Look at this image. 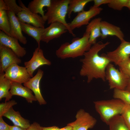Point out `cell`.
Returning a JSON list of instances; mask_svg holds the SVG:
<instances>
[{
	"label": "cell",
	"mask_w": 130,
	"mask_h": 130,
	"mask_svg": "<svg viewBox=\"0 0 130 130\" xmlns=\"http://www.w3.org/2000/svg\"><path fill=\"white\" fill-rule=\"evenodd\" d=\"M4 0L8 8V10H10L14 12L16 15L23 9V8L18 5L15 0Z\"/></svg>",
	"instance_id": "f1b7e54d"
},
{
	"label": "cell",
	"mask_w": 130,
	"mask_h": 130,
	"mask_svg": "<svg viewBox=\"0 0 130 130\" xmlns=\"http://www.w3.org/2000/svg\"><path fill=\"white\" fill-rule=\"evenodd\" d=\"M102 10V8L96 7L92 6L88 10H84L78 13L73 20L68 23L70 29L73 31L75 29L88 25L90 20L99 14Z\"/></svg>",
	"instance_id": "8992f818"
},
{
	"label": "cell",
	"mask_w": 130,
	"mask_h": 130,
	"mask_svg": "<svg viewBox=\"0 0 130 130\" xmlns=\"http://www.w3.org/2000/svg\"><path fill=\"white\" fill-rule=\"evenodd\" d=\"M101 18H95L87 25L85 31L90 32L89 42L92 45L96 43L97 39L101 36L100 24Z\"/></svg>",
	"instance_id": "d6986e66"
},
{
	"label": "cell",
	"mask_w": 130,
	"mask_h": 130,
	"mask_svg": "<svg viewBox=\"0 0 130 130\" xmlns=\"http://www.w3.org/2000/svg\"><path fill=\"white\" fill-rule=\"evenodd\" d=\"M12 82L6 78L4 73H0V100L5 98V102L9 101L12 96L9 90L11 85Z\"/></svg>",
	"instance_id": "603a6c76"
},
{
	"label": "cell",
	"mask_w": 130,
	"mask_h": 130,
	"mask_svg": "<svg viewBox=\"0 0 130 130\" xmlns=\"http://www.w3.org/2000/svg\"><path fill=\"white\" fill-rule=\"evenodd\" d=\"M114 98L119 99L126 104H130V92L126 90L114 89L113 93Z\"/></svg>",
	"instance_id": "4316f807"
},
{
	"label": "cell",
	"mask_w": 130,
	"mask_h": 130,
	"mask_svg": "<svg viewBox=\"0 0 130 130\" xmlns=\"http://www.w3.org/2000/svg\"><path fill=\"white\" fill-rule=\"evenodd\" d=\"M3 116L9 119L14 125L27 129L31 125L29 120L22 117L19 112L15 111L13 107L4 114Z\"/></svg>",
	"instance_id": "44dd1931"
},
{
	"label": "cell",
	"mask_w": 130,
	"mask_h": 130,
	"mask_svg": "<svg viewBox=\"0 0 130 130\" xmlns=\"http://www.w3.org/2000/svg\"><path fill=\"white\" fill-rule=\"evenodd\" d=\"M51 1V0H33L29 3L27 7L32 12L40 14L46 21L44 8L49 6Z\"/></svg>",
	"instance_id": "7402d4cb"
},
{
	"label": "cell",
	"mask_w": 130,
	"mask_h": 130,
	"mask_svg": "<svg viewBox=\"0 0 130 130\" xmlns=\"http://www.w3.org/2000/svg\"><path fill=\"white\" fill-rule=\"evenodd\" d=\"M10 92L12 96L17 95L23 97L29 103H32L37 101L32 91L28 88L23 86L21 84L12 82Z\"/></svg>",
	"instance_id": "ac0fdd59"
},
{
	"label": "cell",
	"mask_w": 130,
	"mask_h": 130,
	"mask_svg": "<svg viewBox=\"0 0 130 130\" xmlns=\"http://www.w3.org/2000/svg\"><path fill=\"white\" fill-rule=\"evenodd\" d=\"M126 7L130 10V0H128Z\"/></svg>",
	"instance_id": "60d3db41"
},
{
	"label": "cell",
	"mask_w": 130,
	"mask_h": 130,
	"mask_svg": "<svg viewBox=\"0 0 130 130\" xmlns=\"http://www.w3.org/2000/svg\"><path fill=\"white\" fill-rule=\"evenodd\" d=\"M0 10H5L6 11L8 10V8L4 0H0Z\"/></svg>",
	"instance_id": "d590c367"
},
{
	"label": "cell",
	"mask_w": 130,
	"mask_h": 130,
	"mask_svg": "<svg viewBox=\"0 0 130 130\" xmlns=\"http://www.w3.org/2000/svg\"><path fill=\"white\" fill-rule=\"evenodd\" d=\"M121 115L130 129V104H126L124 109Z\"/></svg>",
	"instance_id": "1f68e13d"
},
{
	"label": "cell",
	"mask_w": 130,
	"mask_h": 130,
	"mask_svg": "<svg viewBox=\"0 0 130 130\" xmlns=\"http://www.w3.org/2000/svg\"><path fill=\"white\" fill-rule=\"evenodd\" d=\"M128 0H111L108 4L109 7L114 10L120 11L126 7Z\"/></svg>",
	"instance_id": "83f0119b"
},
{
	"label": "cell",
	"mask_w": 130,
	"mask_h": 130,
	"mask_svg": "<svg viewBox=\"0 0 130 130\" xmlns=\"http://www.w3.org/2000/svg\"><path fill=\"white\" fill-rule=\"evenodd\" d=\"M60 128L56 126L49 127H42L43 130H59Z\"/></svg>",
	"instance_id": "74e56055"
},
{
	"label": "cell",
	"mask_w": 130,
	"mask_h": 130,
	"mask_svg": "<svg viewBox=\"0 0 130 130\" xmlns=\"http://www.w3.org/2000/svg\"><path fill=\"white\" fill-rule=\"evenodd\" d=\"M59 130H72V128L71 126L67 124L66 126L60 128Z\"/></svg>",
	"instance_id": "f35d334b"
},
{
	"label": "cell",
	"mask_w": 130,
	"mask_h": 130,
	"mask_svg": "<svg viewBox=\"0 0 130 130\" xmlns=\"http://www.w3.org/2000/svg\"><path fill=\"white\" fill-rule=\"evenodd\" d=\"M121 42L116 49L105 54L111 62L117 65L130 58V42L125 40Z\"/></svg>",
	"instance_id": "8fae6325"
},
{
	"label": "cell",
	"mask_w": 130,
	"mask_h": 130,
	"mask_svg": "<svg viewBox=\"0 0 130 130\" xmlns=\"http://www.w3.org/2000/svg\"><path fill=\"white\" fill-rule=\"evenodd\" d=\"M110 130H130L121 115H116L111 118L108 124Z\"/></svg>",
	"instance_id": "d4e9b609"
},
{
	"label": "cell",
	"mask_w": 130,
	"mask_h": 130,
	"mask_svg": "<svg viewBox=\"0 0 130 130\" xmlns=\"http://www.w3.org/2000/svg\"><path fill=\"white\" fill-rule=\"evenodd\" d=\"M17 104L14 100H12L0 104V117H3L4 114L8 111L14 105Z\"/></svg>",
	"instance_id": "f546056e"
},
{
	"label": "cell",
	"mask_w": 130,
	"mask_h": 130,
	"mask_svg": "<svg viewBox=\"0 0 130 130\" xmlns=\"http://www.w3.org/2000/svg\"><path fill=\"white\" fill-rule=\"evenodd\" d=\"M18 41L0 30V44L11 49L19 57H22L26 55V52L25 49L20 45Z\"/></svg>",
	"instance_id": "9a60e30c"
},
{
	"label": "cell",
	"mask_w": 130,
	"mask_h": 130,
	"mask_svg": "<svg viewBox=\"0 0 130 130\" xmlns=\"http://www.w3.org/2000/svg\"><path fill=\"white\" fill-rule=\"evenodd\" d=\"M6 11L10 22L11 36L17 39L23 44H26L27 39L22 34L20 22L16 13L11 11Z\"/></svg>",
	"instance_id": "2e32d148"
},
{
	"label": "cell",
	"mask_w": 130,
	"mask_h": 130,
	"mask_svg": "<svg viewBox=\"0 0 130 130\" xmlns=\"http://www.w3.org/2000/svg\"><path fill=\"white\" fill-rule=\"evenodd\" d=\"M109 44L108 42L104 43L100 41L96 42L85 53L84 58L81 59L82 65L79 74L86 77L88 83L94 79L100 78L104 81L106 80V69L111 62L105 54L100 56L98 53Z\"/></svg>",
	"instance_id": "6da1fadb"
},
{
	"label": "cell",
	"mask_w": 130,
	"mask_h": 130,
	"mask_svg": "<svg viewBox=\"0 0 130 130\" xmlns=\"http://www.w3.org/2000/svg\"><path fill=\"white\" fill-rule=\"evenodd\" d=\"M67 31V28L63 24L58 22L52 23L45 28L41 41L48 43L51 40L59 37Z\"/></svg>",
	"instance_id": "4fadbf2b"
},
{
	"label": "cell",
	"mask_w": 130,
	"mask_h": 130,
	"mask_svg": "<svg viewBox=\"0 0 130 130\" xmlns=\"http://www.w3.org/2000/svg\"><path fill=\"white\" fill-rule=\"evenodd\" d=\"M21 61L10 49L0 44V73H4L9 66L14 64H19Z\"/></svg>",
	"instance_id": "7c38bea8"
},
{
	"label": "cell",
	"mask_w": 130,
	"mask_h": 130,
	"mask_svg": "<svg viewBox=\"0 0 130 130\" xmlns=\"http://www.w3.org/2000/svg\"><path fill=\"white\" fill-rule=\"evenodd\" d=\"M10 130H27L23 128L15 125L10 126Z\"/></svg>",
	"instance_id": "8d00e7d4"
},
{
	"label": "cell",
	"mask_w": 130,
	"mask_h": 130,
	"mask_svg": "<svg viewBox=\"0 0 130 130\" xmlns=\"http://www.w3.org/2000/svg\"><path fill=\"white\" fill-rule=\"evenodd\" d=\"M100 27L102 39H105L109 36H115L121 42L125 40L124 34L119 27L106 21H102Z\"/></svg>",
	"instance_id": "e0dca14e"
},
{
	"label": "cell",
	"mask_w": 130,
	"mask_h": 130,
	"mask_svg": "<svg viewBox=\"0 0 130 130\" xmlns=\"http://www.w3.org/2000/svg\"><path fill=\"white\" fill-rule=\"evenodd\" d=\"M93 1V0H70L68 9V17H71L72 12L78 13L84 10V8L87 4Z\"/></svg>",
	"instance_id": "cb8c5ba5"
},
{
	"label": "cell",
	"mask_w": 130,
	"mask_h": 130,
	"mask_svg": "<svg viewBox=\"0 0 130 130\" xmlns=\"http://www.w3.org/2000/svg\"><path fill=\"white\" fill-rule=\"evenodd\" d=\"M76 120L67 124L71 126L72 130H88L96 124V119L83 109L79 110L76 116Z\"/></svg>",
	"instance_id": "9c48e42d"
},
{
	"label": "cell",
	"mask_w": 130,
	"mask_h": 130,
	"mask_svg": "<svg viewBox=\"0 0 130 130\" xmlns=\"http://www.w3.org/2000/svg\"><path fill=\"white\" fill-rule=\"evenodd\" d=\"M0 29L11 36L10 22L7 11L5 10H0Z\"/></svg>",
	"instance_id": "484cf974"
},
{
	"label": "cell",
	"mask_w": 130,
	"mask_h": 130,
	"mask_svg": "<svg viewBox=\"0 0 130 130\" xmlns=\"http://www.w3.org/2000/svg\"><path fill=\"white\" fill-rule=\"evenodd\" d=\"M10 126L4 121L2 117H0V130H10Z\"/></svg>",
	"instance_id": "836d02e7"
},
{
	"label": "cell",
	"mask_w": 130,
	"mask_h": 130,
	"mask_svg": "<svg viewBox=\"0 0 130 130\" xmlns=\"http://www.w3.org/2000/svg\"><path fill=\"white\" fill-rule=\"evenodd\" d=\"M51 64V62L45 57L43 50L38 47L35 49L31 59L24 63L25 67L32 77L34 71L39 67Z\"/></svg>",
	"instance_id": "30bf717a"
},
{
	"label": "cell",
	"mask_w": 130,
	"mask_h": 130,
	"mask_svg": "<svg viewBox=\"0 0 130 130\" xmlns=\"http://www.w3.org/2000/svg\"><path fill=\"white\" fill-rule=\"evenodd\" d=\"M105 77L108 82L110 89L122 90H125L130 78L110 63L106 68Z\"/></svg>",
	"instance_id": "5b68a950"
},
{
	"label": "cell",
	"mask_w": 130,
	"mask_h": 130,
	"mask_svg": "<svg viewBox=\"0 0 130 130\" xmlns=\"http://www.w3.org/2000/svg\"><path fill=\"white\" fill-rule=\"evenodd\" d=\"M43 74V71L41 69H39L34 76L28 81L24 83V86L28 88L33 92L40 105L45 104L46 103L42 95L40 88V81Z\"/></svg>",
	"instance_id": "5bb4252c"
},
{
	"label": "cell",
	"mask_w": 130,
	"mask_h": 130,
	"mask_svg": "<svg viewBox=\"0 0 130 130\" xmlns=\"http://www.w3.org/2000/svg\"><path fill=\"white\" fill-rule=\"evenodd\" d=\"M111 0H93L94 2L93 6L96 7H99L101 5L108 4L110 2Z\"/></svg>",
	"instance_id": "d6a6232c"
},
{
	"label": "cell",
	"mask_w": 130,
	"mask_h": 130,
	"mask_svg": "<svg viewBox=\"0 0 130 130\" xmlns=\"http://www.w3.org/2000/svg\"><path fill=\"white\" fill-rule=\"evenodd\" d=\"M69 1L51 0L50 6L47 8V12L45 14V19L48 24L55 22L63 24L67 27L69 32L72 36L75 37V34L70 29L66 20Z\"/></svg>",
	"instance_id": "3957f363"
},
{
	"label": "cell",
	"mask_w": 130,
	"mask_h": 130,
	"mask_svg": "<svg viewBox=\"0 0 130 130\" xmlns=\"http://www.w3.org/2000/svg\"><path fill=\"white\" fill-rule=\"evenodd\" d=\"M27 130H43L42 127L38 123L34 122L31 124L30 126L27 129Z\"/></svg>",
	"instance_id": "e575fe53"
},
{
	"label": "cell",
	"mask_w": 130,
	"mask_h": 130,
	"mask_svg": "<svg viewBox=\"0 0 130 130\" xmlns=\"http://www.w3.org/2000/svg\"><path fill=\"white\" fill-rule=\"evenodd\" d=\"M125 90L130 92V78L129 79L127 85Z\"/></svg>",
	"instance_id": "ab89813d"
},
{
	"label": "cell",
	"mask_w": 130,
	"mask_h": 130,
	"mask_svg": "<svg viewBox=\"0 0 130 130\" xmlns=\"http://www.w3.org/2000/svg\"><path fill=\"white\" fill-rule=\"evenodd\" d=\"M119 70L130 78V58L119 64Z\"/></svg>",
	"instance_id": "4dcf8cb0"
},
{
	"label": "cell",
	"mask_w": 130,
	"mask_h": 130,
	"mask_svg": "<svg viewBox=\"0 0 130 130\" xmlns=\"http://www.w3.org/2000/svg\"><path fill=\"white\" fill-rule=\"evenodd\" d=\"M22 31L33 38L36 41L38 47H40L41 38L45 28L37 27L20 21Z\"/></svg>",
	"instance_id": "ffe728a7"
},
{
	"label": "cell",
	"mask_w": 130,
	"mask_h": 130,
	"mask_svg": "<svg viewBox=\"0 0 130 130\" xmlns=\"http://www.w3.org/2000/svg\"><path fill=\"white\" fill-rule=\"evenodd\" d=\"M90 34L89 32L85 31L82 37L73 39L71 43L66 42L63 43L56 50V56L61 59L84 56L91 46L89 42Z\"/></svg>",
	"instance_id": "7a4b0ae2"
},
{
	"label": "cell",
	"mask_w": 130,
	"mask_h": 130,
	"mask_svg": "<svg viewBox=\"0 0 130 130\" xmlns=\"http://www.w3.org/2000/svg\"><path fill=\"white\" fill-rule=\"evenodd\" d=\"M18 2L19 6L23 8L16 15L20 21L37 27L45 28L46 21L41 16L31 12L21 0Z\"/></svg>",
	"instance_id": "52a82bcc"
},
{
	"label": "cell",
	"mask_w": 130,
	"mask_h": 130,
	"mask_svg": "<svg viewBox=\"0 0 130 130\" xmlns=\"http://www.w3.org/2000/svg\"><path fill=\"white\" fill-rule=\"evenodd\" d=\"M4 76L12 82L21 84L26 82L31 77L25 67L16 64L8 67L4 72Z\"/></svg>",
	"instance_id": "ba28073f"
},
{
	"label": "cell",
	"mask_w": 130,
	"mask_h": 130,
	"mask_svg": "<svg viewBox=\"0 0 130 130\" xmlns=\"http://www.w3.org/2000/svg\"><path fill=\"white\" fill-rule=\"evenodd\" d=\"M94 103L101 119L107 125L113 117L122 114L126 105L121 100L115 98L97 101Z\"/></svg>",
	"instance_id": "277c9868"
}]
</instances>
